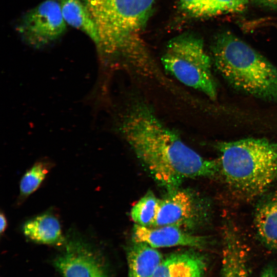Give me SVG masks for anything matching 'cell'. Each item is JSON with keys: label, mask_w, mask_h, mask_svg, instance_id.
I'll list each match as a JSON object with an SVG mask.
<instances>
[{"label": "cell", "mask_w": 277, "mask_h": 277, "mask_svg": "<svg viewBox=\"0 0 277 277\" xmlns=\"http://www.w3.org/2000/svg\"><path fill=\"white\" fill-rule=\"evenodd\" d=\"M121 135L154 179L169 190L185 180L210 177L219 162L207 160L188 146L143 101L131 103L118 124Z\"/></svg>", "instance_id": "cell-1"}, {"label": "cell", "mask_w": 277, "mask_h": 277, "mask_svg": "<svg viewBox=\"0 0 277 277\" xmlns=\"http://www.w3.org/2000/svg\"><path fill=\"white\" fill-rule=\"evenodd\" d=\"M97 30V45L110 66L151 79L159 67L141 34L155 0H82Z\"/></svg>", "instance_id": "cell-2"}, {"label": "cell", "mask_w": 277, "mask_h": 277, "mask_svg": "<svg viewBox=\"0 0 277 277\" xmlns=\"http://www.w3.org/2000/svg\"><path fill=\"white\" fill-rule=\"evenodd\" d=\"M220 172L235 193L257 196L277 180V141L246 138L217 144Z\"/></svg>", "instance_id": "cell-3"}, {"label": "cell", "mask_w": 277, "mask_h": 277, "mask_svg": "<svg viewBox=\"0 0 277 277\" xmlns=\"http://www.w3.org/2000/svg\"><path fill=\"white\" fill-rule=\"evenodd\" d=\"M212 54L215 67L233 88L277 104V68L262 54L226 32L216 39Z\"/></svg>", "instance_id": "cell-4"}, {"label": "cell", "mask_w": 277, "mask_h": 277, "mask_svg": "<svg viewBox=\"0 0 277 277\" xmlns=\"http://www.w3.org/2000/svg\"><path fill=\"white\" fill-rule=\"evenodd\" d=\"M161 61L164 70L177 81L212 100L216 98L212 60L200 38L190 35L172 38L166 46Z\"/></svg>", "instance_id": "cell-5"}, {"label": "cell", "mask_w": 277, "mask_h": 277, "mask_svg": "<svg viewBox=\"0 0 277 277\" xmlns=\"http://www.w3.org/2000/svg\"><path fill=\"white\" fill-rule=\"evenodd\" d=\"M66 30V23L55 0H46L30 10L17 27L23 39L36 47L57 39Z\"/></svg>", "instance_id": "cell-6"}, {"label": "cell", "mask_w": 277, "mask_h": 277, "mask_svg": "<svg viewBox=\"0 0 277 277\" xmlns=\"http://www.w3.org/2000/svg\"><path fill=\"white\" fill-rule=\"evenodd\" d=\"M54 265L64 277H108L94 250L77 239L67 243L54 260Z\"/></svg>", "instance_id": "cell-7"}, {"label": "cell", "mask_w": 277, "mask_h": 277, "mask_svg": "<svg viewBox=\"0 0 277 277\" xmlns=\"http://www.w3.org/2000/svg\"><path fill=\"white\" fill-rule=\"evenodd\" d=\"M160 200L152 227L173 226L181 228L194 226L201 218V209L194 199L184 190L175 189Z\"/></svg>", "instance_id": "cell-8"}, {"label": "cell", "mask_w": 277, "mask_h": 277, "mask_svg": "<svg viewBox=\"0 0 277 277\" xmlns=\"http://www.w3.org/2000/svg\"><path fill=\"white\" fill-rule=\"evenodd\" d=\"M132 239L155 248L177 246L202 248L207 242L205 238L187 233L178 227H145L137 224L133 228Z\"/></svg>", "instance_id": "cell-9"}, {"label": "cell", "mask_w": 277, "mask_h": 277, "mask_svg": "<svg viewBox=\"0 0 277 277\" xmlns=\"http://www.w3.org/2000/svg\"><path fill=\"white\" fill-rule=\"evenodd\" d=\"M206 262L193 251L172 254L163 261L152 277H203Z\"/></svg>", "instance_id": "cell-10"}, {"label": "cell", "mask_w": 277, "mask_h": 277, "mask_svg": "<svg viewBox=\"0 0 277 277\" xmlns=\"http://www.w3.org/2000/svg\"><path fill=\"white\" fill-rule=\"evenodd\" d=\"M22 230L27 238L38 243L61 245L64 242L58 218L49 212L28 220L23 225Z\"/></svg>", "instance_id": "cell-11"}, {"label": "cell", "mask_w": 277, "mask_h": 277, "mask_svg": "<svg viewBox=\"0 0 277 277\" xmlns=\"http://www.w3.org/2000/svg\"><path fill=\"white\" fill-rule=\"evenodd\" d=\"M254 222L261 242L269 249L277 250V194L259 203L255 211Z\"/></svg>", "instance_id": "cell-12"}, {"label": "cell", "mask_w": 277, "mask_h": 277, "mask_svg": "<svg viewBox=\"0 0 277 277\" xmlns=\"http://www.w3.org/2000/svg\"><path fill=\"white\" fill-rule=\"evenodd\" d=\"M245 250L240 238L231 229L225 233L221 277H249Z\"/></svg>", "instance_id": "cell-13"}, {"label": "cell", "mask_w": 277, "mask_h": 277, "mask_svg": "<svg viewBox=\"0 0 277 277\" xmlns=\"http://www.w3.org/2000/svg\"><path fill=\"white\" fill-rule=\"evenodd\" d=\"M163 260L156 248L134 242L127 252L128 277H152Z\"/></svg>", "instance_id": "cell-14"}, {"label": "cell", "mask_w": 277, "mask_h": 277, "mask_svg": "<svg viewBox=\"0 0 277 277\" xmlns=\"http://www.w3.org/2000/svg\"><path fill=\"white\" fill-rule=\"evenodd\" d=\"M66 24L85 33L97 46L99 38L96 27L82 0H57Z\"/></svg>", "instance_id": "cell-15"}, {"label": "cell", "mask_w": 277, "mask_h": 277, "mask_svg": "<svg viewBox=\"0 0 277 277\" xmlns=\"http://www.w3.org/2000/svg\"><path fill=\"white\" fill-rule=\"evenodd\" d=\"M48 160H40L34 163L22 176L19 183L21 200H25L40 186L53 166Z\"/></svg>", "instance_id": "cell-16"}, {"label": "cell", "mask_w": 277, "mask_h": 277, "mask_svg": "<svg viewBox=\"0 0 277 277\" xmlns=\"http://www.w3.org/2000/svg\"><path fill=\"white\" fill-rule=\"evenodd\" d=\"M160 200L148 192L132 207L131 217L135 224L152 227L159 210Z\"/></svg>", "instance_id": "cell-17"}, {"label": "cell", "mask_w": 277, "mask_h": 277, "mask_svg": "<svg viewBox=\"0 0 277 277\" xmlns=\"http://www.w3.org/2000/svg\"><path fill=\"white\" fill-rule=\"evenodd\" d=\"M249 0H200L193 15L210 16L242 10Z\"/></svg>", "instance_id": "cell-18"}, {"label": "cell", "mask_w": 277, "mask_h": 277, "mask_svg": "<svg viewBox=\"0 0 277 277\" xmlns=\"http://www.w3.org/2000/svg\"><path fill=\"white\" fill-rule=\"evenodd\" d=\"M200 0H180L182 8L193 14Z\"/></svg>", "instance_id": "cell-19"}, {"label": "cell", "mask_w": 277, "mask_h": 277, "mask_svg": "<svg viewBox=\"0 0 277 277\" xmlns=\"http://www.w3.org/2000/svg\"><path fill=\"white\" fill-rule=\"evenodd\" d=\"M260 277H277V270L273 265H269L263 270Z\"/></svg>", "instance_id": "cell-20"}, {"label": "cell", "mask_w": 277, "mask_h": 277, "mask_svg": "<svg viewBox=\"0 0 277 277\" xmlns=\"http://www.w3.org/2000/svg\"><path fill=\"white\" fill-rule=\"evenodd\" d=\"M7 220L5 214L1 212L0 214V232L1 234L5 231L7 227Z\"/></svg>", "instance_id": "cell-21"}, {"label": "cell", "mask_w": 277, "mask_h": 277, "mask_svg": "<svg viewBox=\"0 0 277 277\" xmlns=\"http://www.w3.org/2000/svg\"><path fill=\"white\" fill-rule=\"evenodd\" d=\"M261 2L271 6H277V0H259Z\"/></svg>", "instance_id": "cell-22"}]
</instances>
